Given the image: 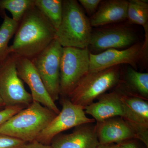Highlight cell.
<instances>
[{"label":"cell","instance_id":"26","mask_svg":"<svg viewBox=\"0 0 148 148\" xmlns=\"http://www.w3.org/2000/svg\"><path fill=\"white\" fill-rule=\"evenodd\" d=\"M119 144L121 148H143L134 140H127Z\"/></svg>","mask_w":148,"mask_h":148},{"label":"cell","instance_id":"21","mask_svg":"<svg viewBox=\"0 0 148 148\" xmlns=\"http://www.w3.org/2000/svg\"><path fill=\"white\" fill-rule=\"evenodd\" d=\"M127 82L132 89L141 96H148V73L137 71L132 68H128L126 73Z\"/></svg>","mask_w":148,"mask_h":148},{"label":"cell","instance_id":"1","mask_svg":"<svg viewBox=\"0 0 148 148\" xmlns=\"http://www.w3.org/2000/svg\"><path fill=\"white\" fill-rule=\"evenodd\" d=\"M55 33L50 21L34 5L18 23L9 53L32 60L53 41Z\"/></svg>","mask_w":148,"mask_h":148},{"label":"cell","instance_id":"8","mask_svg":"<svg viewBox=\"0 0 148 148\" xmlns=\"http://www.w3.org/2000/svg\"><path fill=\"white\" fill-rule=\"evenodd\" d=\"M62 108L37 138L38 142L49 145L53 138L61 132L83 125L92 123L95 120L86 116L84 109L62 98Z\"/></svg>","mask_w":148,"mask_h":148},{"label":"cell","instance_id":"16","mask_svg":"<svg viewBox=\"0 0 148 148\" xmlns=\"http://www.w3.org/2000/svg\"><path fill=\"white\" fill-rule=\"evenodd\" d=\"M127 3L128 1L125 0L101 2L96 12L89 18L91 27H102L127 19Z\"/></svg>","mask_w":148,"mask_h":148},{"label":"cell","instance_id":"10","mask_svg":"<svg viewBox=\"0 0 148 148\" xmlns=\"http://www.w3.org/2000/svg\"><path fill=\"white\" fill-rule=\"evenodd\" d=\"M143 44L134 45L123 50L110 49L97 54L89 53L90 66L89 72H96L127 64L136 70L137 64L144 58Z\"/></svg>","mask_w":148,"mask_h":148},{"label":"cell","instance_id":"5","mask_svg":"<svg viewBox=\"0 0 148 148\" xmlns=\"http://www.w3.org/2000/svg\"><path fill=\"white\" fill-rule=\"evenodd\" d=\"M88 48L63 47L60 65V96L68 98L89 72Z\"/></svg>","mask_w":148,"mask_h":148},{"label":"cell","instance_id":"27","mask_svg":"<svg viewBox=\"0 0 148 148\" xmlns=\"http://www.w3.org/2000/svg\"><path fill=\"white\" fill-rule=\"evenodd\" d=\"M5 104L0 96V111L4 109L5 108Z\"/></svg>","mask_w":148,"mask_h":148},{"label":"cell","instance_id":"14","mask_svg":"<svg viewBox=\"0 0 148 148\" xmlns=\"http://www.w3.org/2000/svg\"><path fill=\"white\" fill-rule=\"evenodd\" d=\"M84 110L86 114L92 116L97 123L115 117L122 118L124 107L122 93L114 91L103 94L98 97L97 102H93Z\"/></svg>","mask_w":148,"mask_h":148},{"label":"cell","instance_id":"20","mask_svg":"<svg viewBox=\"0 0 148 148\" xmlns=\"http://www.w3.org/2000/svg\"><path fill=\"white\" fill-rule=\"evenodd\" d=\"M35 5L34 0H0V15L3 18L7 10L12 19L19 23L27 11Z\"/></svg>","mask_w":148,"mask_h":148},{"label":"cell","instance_id":"7","mask_svg":"<svg viewBox=\"0 0 148 148\" xmlns=\"http://www.w3.org/2000/svg\"><path fill=\"white\" fill-rule=\"evenodd\" d=\"M63 49L54 39L32 60L54 102L60 97V65Z\"/></svg>","mask_w":148,"mask_h":148},{"label":"cell","instance_id":"18","mask_svg":"<svg viewBox=\"0 0 148 148\" xmlns=\"http://www.w3.org/2000/svg\"><path fill=\"white\" fill-rule=\"evenodd\" d=\"M127 19L130 23L141 25L148 29V3L144 0L128 1Z\"/></svg>","mask_w":148,"mask_h":148},{"label":"cell","instance_id":"2","mask_svg":"<svg viewBox=\"0 0 148 148\" xmlns=\"http://www.w3.org/2000/svg\"><path fill=\"white\" fill-rule=\"evenodd\" d=\"M56 115L41 104L33 101L2 124L0 133L30 143L36 140Z\"/></svg>","mask_w":148,"mask_h":148},{"label":"cell","instance_id":"29","mask_svg":"<svg viewBox=\"0 0 148 148\" xmlns=\"http://www.w3.org/2000/svg\"><path fill=\"white\" fill-rule=\"evenodd\" d=\"M110 145H99L96 148H108Z\"/></svg>","mask_w":148,"mask_h":148},{"label":"cell","instance_id":"3","mask_svg":"<svg viewBox=\"0 0 148 148\" xmlns=\"http://www.w3.org/2000/svg\"><path fill=\"white\" fill-rule=\"evenodd\" d=\"M92 32L89 18L79 2L63 1L62 18L56 31L54 39L63 47L86 48L89 45Z\"/></svg>","mask_w":148,"mask_h":148},{"label":"cell","instance_id":"28","mask_svg":"<svg viewBox=\"0 0 148 148\" xmlns=\"http://www.w3.org/2000/svg\"><path fill=\"white\" fill-rule=\"evenodd\" d=\"M108 148H121L119 144H111L108 146Z\"/></svg>","mask_w":148,"mask_h":148},{"label":"cell","instance_id":"19","mask_svg":"<svg viewBox=\"0 0 148 148\" xmlns=\"http://www.w3.org/2000/svg\"><path fill=\"white\" fill-rule=\"evenodd\" d=\"M3 21L0 27V64L4 61L9 54L8 43L15 34L18 22L4 13Z\"/></svg>","mask_w":148,"mask_h":148},{"label":"cell","instance_id":"4","mask_svg":"<svg viewBox=\"0 0 148 148\" xmlns=\"http://www.w3.org/2000/svg\"><path fill=\"white\" fill-rule=\"evenodd\" d=\"M120 66L96 72H89L68 96L72 103L84 109L119 82Z\"/></svg>","mask_w":148,"mask_h":148},{"label":"cell","instance_id":"6","mask_svg":"<svg viewBox=\"0 0 148 148\" xmlns=\"http://www.w3.org/2000/svg\"><path fill=\"white\" fill-rule=\"evenodd\" d=\"M17 58L16 56L10 53L0 64V96L6 107H27L33 101L31 93L25 89L22 80L18 77Z\"/></svg>","mask_w":148,"mask_h":148},{"label":"cell","instance_id":"23","mask_svg":"<svg viewBox=\"0 0 148 148\" xmlns=\"http://www.w3.org/2000/svg\"><path fill=\"white\" fill-rule=\"evenodd\" d=\"M26 107L22 106H16L6 107L2 110L0 111V126L12 116L17 113Z\"/></svg>","mask_w":148,"mask_h":148},{"label":"cell","instance_id":"25","mask_svg":"<svg viewBox=\"0 0 148 148\" xmlns=\"http://www.w3.org/2000/svg\"><path fill=\"white\" fill-rule=\"evenodd\" d=\"M20 148H52L51 146L49 145H44L38 142L36 140L26 143L24 146Z\"/></svg>","mask_w":148,"mask_h":148},{"label":"cell","instance_id":"12","mask_svg":"<svg viewBox=\"0 0 148 148\" xmlns=\"http://www.w3.org/2000/svg\"><path fill=\"white\" fill-rule=\"evenodd\" d=\"M124 107L122 118L137 132L138 140L148 148V103L143 98L122 93Z\"/></svg>","mask_w":148,"mask_h":148},{"label":"cell","instance_id":"17","mask_svg":"<svg viewBox=\"0 0 148 148\" xmlns=\"http://www.w3.org/2000/svg\"><path fill=\"white\" fill-rule=\"evenodd\" d=\"M35 6L47 18L56 31L58 29L62 18L63 1L34 0Z\"/></svg>","mask_w":148,"mask_h":148},{"label":"cell","instance_id":"24","mask_svg":"<svg viewBox=\"0 0 148 148\" xmlns=\"http://www.w3.org/2000/svg\"><path fill=\"white\" fill-rule=\"evenodd\" d=\"M101 0H79V2L81 4L86 11L89 15L92 16L97 10Z\"/></svg>","mask_w":148,"mask_h":148},{"label":"cell","instance_id":"22","mask_svg":"<svg viewBox=\"0 0 148 148\" xmlns=\"http://www.w3.org/2000/svg\"><path fill=\"white\" fill-rule=\"evenodd\" d=\"M26 143L17 138L0 133V148H20Z\"/></svg>","mask_w":148,"mask_h":148},{"label":"cell","instance_id":"15","mask_svg":"<svg viewBox=\"0 0 148 148\" xmlns=\"http://www.w3.org/2000/svg\"><path fill=\"white\" fill-rule=\"evenodd\" d=\"M86 124L79 126L70 134L58 135L50 145L52 148H96L100 145L95 125Z\"/></svg>","mask_w":148,"mask_h":148},{"label":"cell","instance_id":"11","mask_svg":"<svg viewBox=\"0 0 148 148\" xmlns=\"http://www.w3.org/2000/svg\"><path fill=\"white\" fill-rule=\"evenodd\" d=\"M16 67L18 77L31 90L33 101L41 104L56 114H59L60 110L49 94L32 60L17 57Z\"/></svg>","mask_w":148,"mask_h":148},{"label":"cell","instance_id":"13","mask_svg":"<svg viewBox=\"0 0 148 148\" xmlns=\"http://www.w3.org/2000/svg\"><path fill=\"white\" fill-rule=\"evenodd\" d=\"M99 144L110 145L131 140L138 139L137 132L121 117H115L97 123L95 125Z\"/></svg>","mask_w":148,"mask_h":148},{"label":"cell","instance_id":"9","mask_svg":"<svg viewBox=\"0 0 148 148\" xmlns=\"http://www.w3.org/2000/svg\"><path fill=\"white\" fill-rule=\"evenodd\" d=\"M136 36L123 26H109L97 29L91 33L88 49L92 54L110 49H126L135 44Z\"/></svg>","mask_w":148,"mask_h":148}]
</instances>
